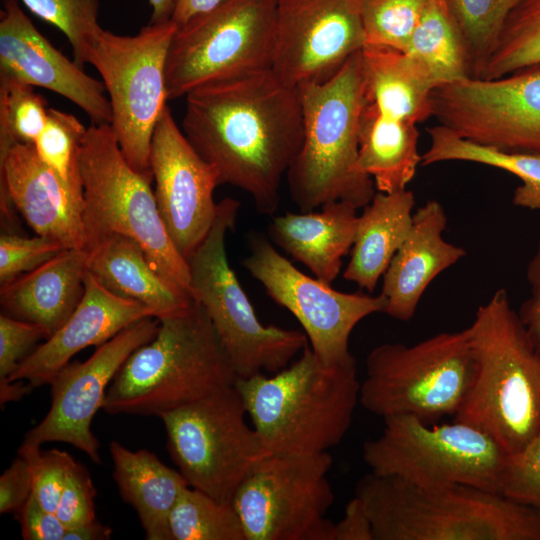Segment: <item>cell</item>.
<instances>
[{"instance_id": "1", "label": "cell", "mask_w": 540, "mask_h": 540, "mask_svg": "<svg viewBox=\"0 0 540 540\" xmlns=\"http://www.w3.org/2000/svg\"><path fill=\"white\" fill-rule=\"evenodd\" d=\"M181 129L220 185L246 192L260 214L277 211L303 139L298 87L272 68L201 86L185 96Z\"/></svg>"}, {"instance_id": "2", "label": "cell", "mask_w": 540, "mask_h": 540, "mask_svg": "<svg viewBox=\"0 0 540 540\" xmlns=\"http://www.w3.org/2000/svg\"><path fill=\"white\" fill-rule=\"evenodd\" d=\"M466 329L473 372L455 420L513 454L540 431V356L504 288L478 307Z\"/></svg>"}, {"instance_id": "3", "label": "cell", "mask_w": 540, "mask_h": 540, "mask_svg": "<svg viewBox=\"0 0 540 540\" xmlns=\"http://www.w3.org/2000/svg\"><path fill=\"white\" fill-rule=\"evenodd\" d=\"M267 454L312 455L338 445L360 403L356 362L327 365L308 345L282 370L235 382Z\"/></svg>"}, {"instance_id": "4", "label": "cell", "mask_w": 540, "mask_h": 540, "mask_svg": "<svg viewBox=\"0 0 540 540\" xmlns=\"http://www.w3.org/2000/svg\"><path fill=\"white\" fill-rule=\"evenodd\" d=\"M375 540H540V511L466 485L419 486L370 472L356 485Z\"/></svg>"}, {"instance_id": "5", "label": "cell", "mask_w": 540, "mask_h": 540, "mask_svg": "<svg viewBox=\"0 0 540 540\" xmlns=\"http://www.w3.org/2000/svg\"><path fill=\"white\" fill-rule=\"evenodd\" d=\"M158 319L156 336L136 349L111 381L102 407L106 413L160 417L238 379L198 301Z\"/></svg>"}, {"instance_id": "6", "label": "cell", "mask_w": 540, "mask_h": 540, "mask_svg": "<svg viewBox=\"0 0 540 540\" xmlns=\"http://www.w3.org/2000/svg\"><path fill=\"white\" fill-rule=\"evenodd\" d=\"M298 88L303 139L286 175L292 201L300 212L333 201L363 208L376 188L359 166L360 120L367 103L361 51L329 80Z\"/></svg>"}, {"instance_id": "7", "label": "cell", "mask_w": 540, "mask_h": 540, "mask_svg": "<svg viewBox=\"0 0 540 540\" xmlns=\"http://www.w3.org/2000/svg\"><path fill=\"white\" fill-rule=\"evenodd\" d=\"M84 249L113 234L135 240L152 266L190 294L187 260L160 216L151 180L126 161L110 124L87 127L79 149Z\"/></svg>"}, {"instance_id": "8", "label": "cell", "mask_w": 540, "mask_h": 540, "mask_svg": "<svg viewBox=\"0 0 540 540\" xmlns=\"http://www.w3.org/2000/svg\"><path fill=\"white\" fill-rule=\"evenodd\" d=\"M239 209L233 198L218 202L209 232L187 259L191 296L209 316L238 379L278 372L308 345L304 332L264 325L231 268L225 237Z\"/></svg>"}, {"instance_id": "9", "label": "cell", "mask_w": 540, "mask_h": 540, "mask_svg": "<svg viewBox=\"0 0 540 540\" xmlns=\"http://www.w3.org/2000/svg\"><path fill=\"white\" fill-rule=\"evenodd\" d=\"M360 404L386 418L425 422L456 415L468 391L473 362L467 329L441 332L413 345L384 343L366 357Z\"/></svg>"}, {"instance_id": "10", "label": "cell", "mask_w": 540, "mask_h": 540, "mask_svg": "<svg viewBox=\"0 0 540 540\" xmlns=\"http://www.w3.org/2000/svg\"><path fill=\"white\" fill-rule=\"evenodd\" d=\"M383 420L382 433L362 448L371 472L419 486L466 485L501 494L508 454L481 429L456 420L430 426L412 415Z\"/></svg>"}, {"instance_id": "11", "label": "cell", "mask_w": 540, "mask_h": 540, "mask_svg": "<svg viewBox=\"0 0 540 540\" xmlns=\"http://www.w3.org/2000/svg\"><path fill=\"white\" fill-rule=\"evenodd\" d=\"M277 0H225L177 27L166 60L169 100L271 69Z\"/></svg>"}, {"instance_id": "12", "label": "cell", "mask_w": 540, "mask_h": 540, "mask_svg": "<svg viewBox=\"0 0 540 540\" xmlns=\"http://www.w3.org/2000/svg\"><path fill=\"white\" fill-rule=\"evenodd\" d=\"M177 27L172 20L149 23L132 36L103 29L88 54L108 93L110 125L120 149L129 165L151 181V140L169 100L166 60Z\"/></svg>"}, {"instance_id": "13", "label": "cell", "mask_w": 540, "mask_h": 540, "mask_svg": "<svg viewBox=\"0 0 540 540\" xmlns=\"http://www.w3.org/2000/svg\"><path fill=\"white\" fill-rule=\"evenodd\" d=\"M233 386L162 414L171 458L189 486L232 503L241 484L268 455Z\"/></svg>"}, {"instance_id": "14", "label": "cell", "mask_w": 540, "mask_h": 540, "mask_svg": "<svg viewBox=\"0 0 540 540\" xmlns=\"http://www.w3.org/2000/svg\"><path fill=\"white\" fill-rule=\"evenodd\" d=\"M332 463L329 452L266 455L232 500L246 540H332Z\"/></svg>"}, {"instance_id": "15", "label": "cell", "mask_w": 540, "mask_h": 540, "mask_svg": "<svg viewBox=\"0 0 540 540\" xmlns=\"http://www.w3.org/2000/svg\"><path fill=\"white\" fill-rule=\"evenodd\" d=\"M242 265L275 303L298 320L311 350L327 365L354 361L349 349L352 331L364 318L386 308L381 293L340 292L304 274L263 235L250 237Z\"/></svg>"}, {"instance_id": "16", "label": "cell", "mask_w": 540, "mask_h": 540, "mask_svg": "<svg viewBox=\"0 0 540 540\" xmlns=\"http://www.w3.org/2000/svg\"><path fill=\"white\" fill-rule=\"evenodd\" d=\"M431 105L432 117L465 139L540 156V64L496 79L441 85Z\"/></svg>"}, {"instance_id": "17", "label": "cell", "mask_w": 540, "mask_h": 540, "mask_svg": "<svg viewBox=\"0 0 540 540\" xmlns=\"http://www.w3.org/2000/svg\"><path fill=\"white\" fill-rule=\"evenodd\" d=\"M158 328L157 317L143 318L98 346L84 362L70 361L62 367L49 382V411L26 433L22 443H67L100 464V443L92 432V420L102 409L107 389L120 367L136 349L156 336Z\"/></svg>"}, {"instance_id": "18", "label": "cell", "mask_w": 540, "mask_h": 540, "mask_svg": "<svg viewBox=\"0 0 540 540\" xmlns=\"http://www.w3.org/2000/svg\"><path fill=\"white\" fill-rule=\"evenodd\" d=\"M363 0H277L272 70L300 87L332 78L366 43Z\"/></svg>"}, {"instance_id": "19", "label": "cell", "mask_w": 540, "mask_h": 540, "mask_svg": "<svg viewBox=\"0 0 540 540\" xmlns=\"http://www.w3.org/2000/svg\"><path fill=\"white\" fill-rule=\"evenodd\" d=\"M149 161L160 216L175 247L187 260L215 219L218 172L189 143L168 105L155 126Z\"/></svg>"}, {"instance_id": "20", "label": "cell", "mask_w": 540, "mask_h": 540, "mask_svg": "<svg viewBox=\"0 0 540 540\" xmlns=\"http://www.w3.org/2000/svg\"><path fill=\"white\" fill-rule=\"evenodd\" d=\"M83 187L61 179L38 157L33 144L17 143L0 157L2 222L15 225L20 212L36 235L65 249H84Z\"/></svg>"}, {"instance_id": "21", "label": "cell", "mask_w": 540, "mask_h": 540, "mask_svg": "<svg viewBox=\"0 0 540 540\" xmlns=\"http://www.w3.org/2000/svg\"><path fill=\"white\" fill-rule=\"evenodd\" d=\"M0 74L51 90L77 105L91 124H111L103 82L57 50L20 7L3 0L0 12Z\"/></svg>"}, {"instance_id": "22", "label": "cell", "mask_w": 540, "mask_h": 540, "mask_svg": "<svg viewBox=\"0 0 540 540\" xmlns=\"http://www.w3.org/2000/svg\"><path fill=\"white\" fill-rule=\"evenodd\" d=\"M153 316L148 307L108 291L87 271L84 295L67 321L9 376L34 388L49 384L52 377L81 350L100 346L131 324Z\"/></svg>"}, {"instance_id": "23", "label": "cell", "mask_w": 540, "mask_h": 540, "mask_svg": "<svg viewBox=\"0 0 540 540\" xmlns=\"http://www.w3.org/2000/svg\"><path fill=\"white\" fill-rule=\"evenodd\" d=\"M446 227V212L435 199L414 212L410 231L383 275L384 313L391 318L410 321L430 283L466 255L444 239Z\"/></svg>"}, {"instance_id": "24", "label": "cell", "mask_w": 540, "mask_h": 540, "mask_svg": "<svg viewBox=\"0 0 540 540\" xmlns=\"http://www.w3.org/2000/svg\"><path fill=\"white\" fill-rule=\"evenodd\" d=\"M87 271L86 252L65 249L38 268L1 285V313L42 327L49 338L79 305Z\"/></svg>"}, {"instance_id": "25", "label": "cell", "mask_w": 540, "mask_h": 540, "mask_svg": "<svg viewBox=\"0 0 540 540\" xmlns=\"http://www.w3.org/2000/svg\"><path fill=\"white\" fill-rule=\"evenodd\" d=\"M357 208L343 201L324 204L319 212H287L268 226L271 241L306 266L315 278L331 284L352 248Z\"/></svg>"}, {"instance_id": "26", "label": "cell", "mask_w": 540, "mask_h": 540, "mask_svg": "<svg viewBox=\"0 0 540 540\" xmlns=\"http://www.w3.org/2000/svg\"><path fill=\"white\" fill-rule=\"evenodd\" d=\"M87 270L113 294L138 302L155 317L186 307L191 294L162 276L133 239L113 234L84 250Z\"/></svg>"}, {"instance_id": "27", "label": "cell", "mask_w": 540, "mask_h": 540, "mask_svg": "<svg viewBox=\"0 0 540 540\" xmlns=\"http://www.w3.org/2000/svg\"><path fill=\"white\" fill-rule=\"evenodd\" d=\"M414 206L411 190L376 191L358 215L350 260L343 272L345 280L369 293L374 291L410 231Z\"/></svg>"}, {"instance_id": "28", "label": "cell", "mask_w": 540, "mask_h": 540, "mask_svg": "<svg viewBox=\"0 0 540 540\" xmlns=\"http://www.w3.org/2000/svg\"><path fill=\"white\" fill-rule=\"evenodd\" d=\"M109 450L119 493L136 511L146 539L172 540L169 516L189 486L186 479L146 449L132 451L112 441Z\"/></svg>"}, {"instance_id": "29", "label": "cell", "mask_w": 540, "mask_h": 540, "mask_svg": "<svg viewBox=\"0 0 540 540\" xmlns=\"http://www.w3.org/2000/svg\"><path fill=\"white\" fill-rule=\"evenodd\" d=\"M361 63L367 102L383 115L416 124L432 117L431 94L437 85L408 52L365 44Z\"/></svg>"}, {"instance_id": "30", "label": "cell", "mask_w": 540, "mask_h": 540, "mask_svg": "<svg viewBox=\"0 0 540 540\" xmlns=\"http://www.w3.org/2000/svg\"><path fill=\"white\" fill-rule=\"evenodd\" d=\"M418 140L416 123L388 117L366 103L360 120L359 166L376 191L407 189L422 161Z\"/></svg>"}, {"instance_id": "31", "label": "cell", "mask_w": 540, "mask_h": 540, "mask_svg": "<svg viewBox=\"0 0 540 540\" xmlns=\"http://www.w3.org/2000/svg\"><path fill=\"white\" fill-rule=\"evenodd\" d=\"M430 144L422 154V166L441 162L463 161L495 167L521 180L514 193L515 206L540 214V156L506 152L465 139L450 129L437 125L428 129Z\"/></svg>"}, {"instance_id": "32", "label": "cell", "mask_w": 540, "mask_h": 540, "mask_svg": "<svg viewBox=\"0 0 540 540\" xmlns=\"http://www.w3.org/2000/svg\"><path fill=\"white\" fill-rule=\"evenodd\" d=\"M406 52L428 71L437 87L472 78L461 32L442 0H430Z\"/></svg>"}, {"instance_id": "33", "label": "cell", "mask_w": 540, "mask_h": 540, "mask_svg": "<svg viewBox=\"0 0 540 540\" xmlns=\"http://www.w3.org/2000/svg\"><path fill=\"white\" fill-rule=\"evenodd\" d=\"M169 530L172 540H246L232 503L191 486L182 491L171 510Z\"/></svg>"}, {"instance_id": "34", "label": "cell", "mask_w": 540, "mask_h": 540, "mask_svg": "<svg viewBox=\"0 0 540 540\" xmlns=\"http://www.w3.org/2000/svg\"><path fill=\"white\" fill-rule=\"evenodd\" d=\"M540 64V0L510 10L479 79H496Z\"/></svg>"}, {"instance_id": "35", "label": "cell", "mask_w": 540, "mask_h": 540, "mask_svg": "<svg viewBox=\"0 0 540 540\" xmlns=\"http://www.w3.org/2000/svg\"><path fill=\"white\" fill-rule=\"evenodd\" d=\"M518 0H442L458 26L472 78H479L502 26Z\"/></svg>"}, {"instance_id": "36", "label": "cell", "mask_w": 540, "mask_h": 540, "mask_svg": "<svg viewBox=\"0 0 540 540\" xmlns=\"http://www.w3.org/2000/svg\"><path fill=\"white\" fill-rule=\"evenodd\" d=\"M49 107L34 86L0 74V157L17 144H34Z\"/></svg>"}, {"instance_id": "37", "label": "cell", "mask_w": 540, "mask_h": 540, "mask_svg": "<svg viewBox=\"0 0 540 540\" xmlns=\"http://www.w3.org/2000/svg\"><path fill=\"white\" fill-rule=\"evenodd\" d=\"M37 17L54 25L68 39L74 62L84 68L89 50L103 28L99 0H21Z\"/></svg>"}, {"instance_id": "38", "label": "cell", "mask_w": 540, "mask_h": 540, "mask_svg": "<svg viewBox=\"0 0 540 540\" xmlns=\"http://www.w3.org/2000/svg\"><path fill=\"white\" fill-rule=\"evenodd\" d=\"M87 127L71 113L49 108L33 146L42 162L68 183L82 185L79 149Z\"/></svg>"}, {"instance_id": "39", "label": "cell", "mask_w": 540, "mask_h": 540, "mask_svg": "<svg viewBox=\"0 0 540 540\" xmlns=\"http://www.w3.org/2000/svg\"><path fill=\"white\" fill-rule=\"evenodd\" d=\"M430 0H363L365 44L406 51Z\"/></svg>"}, {"instance_id": "40", "label": "cell", "mask_w": 540, "mask_h": 540, "mask_svg": "<svg viewBox=\"0 0 540 540\" xmlns=\"http://www.w3.org/2000/svg\"><path fill=\"white\" fill-rule=\"evenodd\" d=\"M22 443L18 454L29 463L32 472L33 494L48 511L56 513L73 457L66 451Z\"/></svg>"}, {"instance_id": "41", "label": "cell", "mask_w": 540, "mask_h": 540, "mask_svg": "<svg viewBox=\"0 0 540 540\" xmlns=\"http://www.w3.org/2000/svg\"><path fill=\"white\" fill-rule=\"evenodd\" d=\"M500 493L540 511V431L524 448L507 455Z\"/></svg>"}, {"instance_id": "42", "label": "cell", "mask_w": 540, "mask_h": 540, "mask_svg": "<svg viewBox=\"0 0 540 540\" xmlns=\"http://www.w3.org/2000/svg\"><path fill=\"white\" fill-rule=\"evenodd\" d=\"M65 250L56 240L12 232L0 236V284L4 285L46 263Z\"/></svg>"}, {"instance_id": "43", "label": "cell", "mask_w": 540, "mask_h": 540, "mask_svg": "<svg viewBox=\"0 0 540 540\" xmlns=\"http://www.w3.org/2000/svg\"><path fill=\"white\" fill-rule=\"evenodd\" d=\"M96 490L87 468L73 461L56 509V515L66 529L96 520Z\"/></svg>"}, {"instance_id": "44", "label": "cell", "mask_w": 540, "mask_h": 540, "mask_svg": "<svg viewBox=\"0 0 540 540\" xmlns=\"http://www.w3.org/2000/svg\"><path fill=\"white\" fill-rule=\"evenodd\" d=\"M46 331L33 323L0 314V379L9 378L35 350Z\"/></svg>"}, {"instance_id": "45", "label": "cell", "mask_w": 540, "mask_h": 540, "mask_svg": "<svg viewBox=\"0 0 540 540\" xmlns=\"http://www.w3.org/2000/svg\"><path fill=\"white\" fill-rule=\"evenodd\" d=\"M32 493L30 465L18 454L0 477V513L14 514L16 517Z\"/></svg>"}, {"instance_id": "46", "label": "cell", "mask_w": 540, "mask_h": 540, "mask_svg": "<svg viewBox=\"0 0 540 540\" xmlns=\"http://www.w3.org/2000/svg\"><path fill=\"white\" fill-rule=\"evenodd\" d=\"M16 518L24 540H63L67 530L56 513L46 510L33 493Z\"/></svg>"}, {"instance_id": "47", "label": "cell", "mask_w": 540, "mask_h": 540, "mask_svg": "<svg viewBox=\"0 0 540 540\" xmlns=\"http://www.w3.org/2000/svg\"><path fill=\"white\" fill-rule=\"evenodd\" d=\"M332 540H375L369 515L357 496L346 504L341 520L334 523Z\"/></svg>"}, {"instance_id": "48", "label": "cell", "mask_w": 540, "mask_h": 540, "mask_svg": "<svg viewBox=\"0 0 540 540\" xmlns=\"http://www.w3.org/2000/svg\"><path fill=\"white\" fill-rule=\"evenodd\" d=\"M517 313L534 350L540 356V289H532Z\"/></svg>"}, {"instance_id": "49", "label": "cell", "mask_w": 540, "mask_h": 540, "mask_svg": "<svg viewBox=\"0 0 540 540\" xmlns=\"http://www.w3.org/2000/svg\"><path fill=\"white\" fill-rule=\"evenodd\" d=\"M223 1L225 0H176L171 20L180 26L191 18L215 8Z\"/></svg>"}, {"instance_id": "50", "label": "cell", "mask_w": 540, "mask_h": 540, "mask_svg": "<svg viewBox=\"0 0 540 540\" xmlns=\"http://www.w3.org/2000/svg\"><path fill=\"white\" fill-rule=\"evenodd\" d=\"M112 528L97 520L66 530L63 540H108Z\"/></svg>"}, {"instance_id": "51", "label": "cell", "mask_w": 540, "mask_h": 540, "mask_svg": "<svg viewBox=\"0 0 540 540\" xmlns=\"http://www.w3.org/2000/svg\"><path fill=\"white\" fill-rule=\"evenodd\" d=\"M34 387L24 380L11 381L0 379V405L3 408L7 403L21 400L30 393Z\"/></svg>"}, {"instance_id": "52", "label": "cell", "mask_w": 540, "mask_h": 540, "mask_svg": "<svg viewBox=\"0 0 540 540\" xmlns=\"http://www.w3.org/2000/svg\"><path fill=\"white\" fill-rule=\"evenodd\" d=\"M152 7L151 24L170 21L175 9L176 0H149Z\"/></svg>"}, {"instance_id": "53", "label": "cell", "mask_w": 540, "mask_h": 540, "mask_svg": "<svg viewBox=\"0 0 540 540\" xmlns=\"http://www.w3.org/2000/svg\"><path fill=\"white\" fill-rule=\"evenodd\" d=\"M526 277L532 289H540V240L527 266Z\"/></svg>"}]
</instances>
